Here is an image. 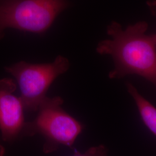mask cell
I'll return each mask as SVG.
<instances>
[{
	"label": "cell",
	"mask_w": 156,
	"mask_h": 156,
	"mask_svg": "<svg viewBox=\"0 0 156 156\" xmlns=\"http://www.w3.org/2000/svg\"><path fill=\"white\" fill-rule=\"evenodd\" d=\"M63 102L60 97H46L39 105L36 118L24 124L22 137L42 135L45 140V153L57 151L60 145L71 147L82 131V125L62 108Z\"/></svg>",
	"instance_id": "2"
},
{
	"label": "cell",
	"mask_w": 156,
	"mask_h": 156,
	"mask_svg": "<svg viewBox=\"0 0 156 156\" xmlns=\"http://www.w3.org/2000/svg\"><path fill=\"white\" fill-rule=\"evenodd\" d=\"M127 89L136 104L141 118L146 127L156 136V108L147 100L131 83H127Z\"/></svg>",
	"instance_id": "6"
},
{
	"label": "cell",
	"mask_w": 156,
	"mask_h": 156,
	"mask_svg": "<svg viewBox=\"0 0 156 156\" xmlns=\"http://www.w3.org/2000/svg\"><path fill=\"white\" fill-rule=\"evenodd\" d=\"M16 83L11 78L0 79V130L2 140L12 142L22 137L25 121L20 98L13 95Z\"/></svg>",
	"instance_id": "5"
},
{
	"label": "cell",
	"mask_w": 156,
	"mask_h": 156,
	"mask_svg": "<svg viewBox=\"0 0 156 156\" xmlns=\"http://www.w3.org/2000/svg\"><path fill=\"white\" fill-rule=\"evenodd\" d=\"M148 24L140 22L123 30L118 23L107 28L111 39L101 41L96 50L111 56L115 68L109 73L111 79L127 75H139L153 84L156 90V43L151 35L146 34Z\"/></svg>",
	"instance_id": "1"
},
{
	"label": "cell",
	"mask_w": 156,
	"mask_h": 156,
	"mask_svg": "<svg viewBox=\"0 0 156 156\" xmlns=\"http://www.w3.org/2000/svg\"><path fill=\"white\" fill-rule=\"evenodd\" d=\"M69 66L66 57L58 56L51 63L37 64L22 61L5 69L16 79L19 86V98L24 109L31 112H37L50 85L58 76L67 72Z\"/></svg>",
	"instance_id": "4"
},
{
	"label": "cell",
	"mask_w": 156,
	"mask_h": 156,
	"mask_svg": "<svg viewBox=\"0 0 156 156\" xmlns=\"http://www.w3.org/2000/svg\"><path fill=\"white\" fill-rule=\"evenodd\" d=\"M73 156H108V149L104 145H98L90 147L84 153L76 152Z\"/></svg>",
	"instance_id": "7"
},
{
	"label": "cell",
	"mask_w": 156,
	"mask_h": 156,
	"mask_svg": "<svg viewBox=\"0 0 156 156\" xmlns=\"http://www.w3.org/2000/svg\"><path fill=\"white\" fill-rule=\"evenodd\" d=\"M5 154V148L0 144V156H4Z\"/></svg>",
	"instance_id": "9"
},
{
	"label": "cell",
	"mask_w": 156,
	"mask_h": 156,
	"mask_svg": "<svg viewBox=\"0 0 156 156\" xmlns=\"http://www.w3.org/2000/svg\"><path fill=\"white\" fill-rule=\"evenodd\" d=\"M147 5L148 6L151 13L153 16L156 17V0H149L147 2ZM153 39L156 43V33L151 35Z\"/></svg>",
	"instance_id": "8"
},
{
	"label": "cell",
	"mask_w": 156,
	"mask_h": 156,
	"mask_svg": "<svg viewBox=\"0 0 156 156\" xmlns=\"http://www.w3.org/2000/svg\"><path fill=\"white\" fill-rule=\"evenodd\" d=\"M68 6L67 0H0V40L8 28L44 33Z\"/></svg>",
	"instance_id": "3"
}]
</instances>
